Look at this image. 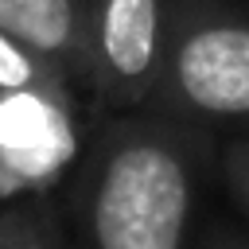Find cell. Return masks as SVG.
<instances>
[{
  "label": "cell",
  "mask_w": 249,
  "mask_h": 249,
  "mask_svg": "<svg viewBox=\"0 0 249 249\" xmlns=\"http://www.w3.org/2000/svg\"><path fill=\"white\" fill-rule=\"evenodd\" d=\"M218 128L156 109L113 113L82 156L70 214L82 249H191Z\"/></svg>",
  "instance_id": "6da1fadb"
},
{
  "label": "cell",
  "mask_w": 249,
  "mask_h": 249,
  "mask_svg": "<svg viewBox=\"0 0 249 249\" xmlns=\"http://www.w3.org/2000/svg\"><path fill=\"white\" fill-rule=\"evenodd\" d=\"M144 109L249 132V12L230 0H171L163 70Z\"/></svg>",
  "instance_id": "7a4b0ae2"
},
{
  "label": "cell",
  "mask_w": 249,
  "mask_h": 249,
  "mask_svg": "<svg viewBox=\"0 0 249 249\" xmlns=\"http://www.w3.org/2000/svg\"><path fill=\"white\" fill-rule=\"evenodd\" d=\"M171 0H89L86 93L109 113L144 109L167 51Z\"/></svg>",
  "instance_id": "3957f363"
},
{
  "label": "cell",
  "mask_w": 249,
  "mask_h": 249,
  "mask_svg": "<svg viewBox=\"0 0 249 249\" xmlns=\"http://www.w3.org/2000/svg\"><path fill=\"white\" fill-rule=\"evenodd\" d=\"M82 144L74 89H0V198L51 195Z\"/></svg>",
  "instance_id": "277c9868"
},
{
  "label": "cell",
  "mask_w": 249,
  "mask_h": 249,
  "mask_svg": "<svg viewBox=\"0 0 249 249\" xmlns=\"http://www.w3.org/2000/svg\"><path fill=\"white\" fill-rule=\"evenodd\" d=\"M0 31L58 66L86 93L89 0H0Z\"/></svg>",
  "instance_id": "5b68a950"
},
{
  "label": "cell",
  "mask_w": 249,
  "mask_h": 249,
  "mask_svg": "<svg viewBox=\"0 0 249 249\" xmlns=\"http://www.w3.org/2000/svg\"><path fill=\"white\" fill-rule=\"evenodd\" d=\"M0 249H66V222L54 195H16L0 202Z\"/></svg>",
  "instance_id": "8992f818"
},
{
  "label": "cell",
  "mask_w": 249,
  "mask_h": 249,
  "mask_svg": "<svg viewBox=\"0 0 249 249\" xmlns=\"http://www.w3.org/2000/svg\"><path fill=\"white\" fill-rule=\"evenodd\" d=\"M0 89H74L78 93V86L58 66H51L47 58L16 43L8 31H0Z\"/></svg>",
  "instance_id": "52a82bcc"
},
{
  "label": "cell",
  "mask_w": 249,
  "mask_h": 249,
  "mask_svg": "<svg viewBox=\"0 0 249 249\" xmlns=\"http://www.w3.org/2000/svg\"><path fill=\"white\" fill-rule=\"evenodd\" d=\"M218 179L226 183L233 206L249 222V132H222L218 140Z\"/></svg>",
  "instance_id": "ba28073f"
},
{
  "label": "cell",
  "mask_w": 249,
  "mask_h": 249,
  "mask_svg": "<svg viewBox=\"0 0 249 249\" xmlns=\"http://www.w3.org/2000/svg\"><path fill=\"white\" fill-rule=\"evenodd\" d=\"M191 249H249V233L226 226V222H210L206 230L195 233V245Z\"/></svg>",
  "instance_id": "9c48e42d"
},
{
  "label": "cell",
  "mask_w": 249,
  "mask_h": 249,
  "mask_svg": "<svg viewBox=\"0 0 249 249\" xmlns=\"http://www.w3.org/2000/svg\"><path fill=\"white\" fill-rule=\"evenodd\" d=\"M0 202H4V198H0Z\"/></svg>",
  "instance_id": "30bf717a"
}]
</instances>
